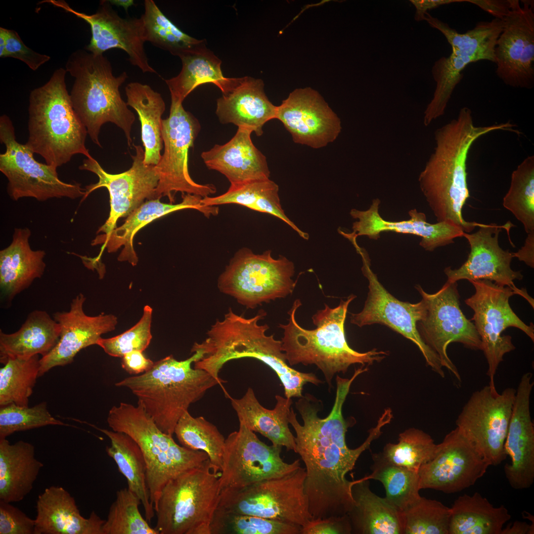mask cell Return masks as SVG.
Here are the masks:
<instances>
[{
	"instance_id": "cell-63",
	"label": "cell",
	"mask_w": 534,
	"mask_h": 534,
	"mask_svg": "<svg viewBox=\"0 0 534 534\" xmlns=\"http://www.w3.org/2000/svg\"><path fill=\"white\" fill-rule=\"evenodd\" d=\"M111 5L123 7L127 12L128 8L134 4L133 0H108Z\"/></svg>"
},
{
	"instance_id": "cell-7",
	"label": "cell",
	"mask_w": 534,
	"mask_h": 534,
	"mask_svg": "<svg viewBox=\"0 0 534 534\" xmlns=\"http://www.w3.org/2000/svg\"><path fill=\"white\" fill-rule=\"evenodd\" d=\"M65 70L75 79L70 94L72 106L92 141L101 147V128L111 122L123 131L130 146L135 116L119 91L128 78L127 73L114 75L106 56L85 49H78L69 56Z\"/></svg>"
},
{
	"instance_id": "cell-51",
	"label": "cell",
	"mask_w": 534,
	"mask_h": 534,
	"mask_svg": "<svg viewBox=\"0 0 534 534\" xmlns=\"http://www.w3.org/2000/svg\"><path fill=\"white\" fill-rule=\"evenodd\" d=\"M401 513L403 534H448L450 508L439 501L421 496Z\"/></svg>"
},
{
	"instance_id": "cell-20",
	"label": "cell",
	"mask_w": 534,
	"mask_h": 534,
	"mask_svg": "<svg viewBox=\"0 0 534 534\" xmlns=\"http://www.w3.org/2000/svg\"><path fill=\"white\" fill-rule=\"evenodd\" d=\"M514 0L502 20L494 48L496 74L506 85L531 89L534 86V1Z\"/></svg>"
},
{
	"instance_id": "cell-13",
	"label": "cell",
	"mask_w": 534,
	"mask_h": 534,
	"mask_svg": "<svg viewBox=\"0 0 534 534\" xmlns=\"http://www.w3.org/2000/svg\"><path fill=\"white\" fill-rule=\"evenodd\" d=\"M475 293L465 300L474 312L471 319L481 338L482 351L488 363L487 375L489 385L495 387L494 376L506 354L516 347L509 335L502 333L509 327L517 328L534 341V327L527 325L514 312L509 299L518 294L508 286H502L488 280H471Z\"/></svg>"
},
{
	"instance_id": "cell-55",
	"label": "cell",
	"mask_w": 534,
	"mask_h": 534,
	"mask_svg": "<svg viewBox=\"0 0 534 534\" xmlns=\"http://www.w3.org/2000/svg\"><path fill=\"white\" fill-rule=\"evenodd\" d=\"M0 57H11L25 63L36 71L50 57L35 51L26 45L14 30L0 27Z\"/></svg>"
},
{
	"instance_id": "cell-1",
	"label": "cell",
	"mask_w": 534,
	"mask_h": 534,
	"mask_svg": "<svg viewBox=\"0 0 534 534\" xmlns=\"http://www.w3.org/2000/svg\"><path fill=\"white\" fill-rule=\"evenodd\" d=\"M336 381L334 405L326 417L318 416L321 401L309 394L295 402L303 425L298 422L293 408L288 412L289 422L296 433L295 453L305 465V490L312 519L342 516L351 510L354 504L352 488L354 480L349 481L347 474L392 418L384 412L363 443L356 448H349L346 442L349 424L343 416L342 408L353 379L338 376Z\"/></svg>"
},
{
	"instance_id": "cell-57",
	"label": "cell",
	"mask_w": 534,
	"mask_h": 534,
	"mask_svg": "<svg viewBox=\"0 0 534 534\" xmlns=\"http://www.w3.org/2000/svg\"><path fill=\"white\" fill-rule=\"evenodd\" d=\"M352 529L347 514L312 519L301 527L300 534H350Z\"/></svg>"
},
{
	"instance_id": "cell-11",
	"label": "cell",
	"mask_w": 534,
	"mask_h": 534,
	"mask_svg": "<svg viewBox=\"0 0 534 534\" xmlns=\"http://www.w3.org/2000/svg\"><path fill=\"white\" fill-rule=\"evenodd\" d=\"M306 469L238 489L222 490L220 510L258 516L300 527L312 519L305 490Z\"/></svg>"
},
{
	"instance_id": "cell-30",
	"label": "cell",
	"mask_w": 534,
	"mask_h": 534,
	"mask_svg": "<svg viewBox=\"0 0 534 534\" xmlns=\"http://www.w3.org/2000/svg\"><path fill=\"white\" fill-rule=\"evenodd\" d=\"M252 133L238 128L228 142L202 152L201 156L206 167L223 175L230 184L269 178L266 157L253 144Z\"/></svg>"
},
{
	"instance_id": "cell-42",
	"label": "cell",
	"mask_w": 534,
	"mask_h": 534,
	"mask_svg": "<svg viewBox=\"0 0 534 534\" xmlns=\"http://www.w3.org/2000/svg\"><path fill=\"white\" fill-rule=\"evenodd\" d=\"M372 473L365 477L380 481L386 491L385 498L400 512L408 508L421 497L418 472L394 464L382 452L372 454Z\"/></svg>"
},
{
	"instance_id": "cell-31",
	"label": "cell",
	"mask_w": 534,
	"mask_h": 534,
	"mask_svg": "<svg viewBox=\"0 0 534 534\" xmlns=\"http://www.w3.org/2000/svg\"><path fill=\"white\" fill-rule=\"evenodd\" d=\"M36 508L34 534H102L105 520L94 511L84 517L74 497L62 487L45 489Z\"/></svg>"
},
{
	"instance_id": "cell-25",
	"label": "cell",
	"mask_w": 534,
	"mask_h": 534,
	"mask_svg": "<svg viewBox=\"0 0 534 534\" xmlns=\"http://www.w3.org/2000/svg\"><path fill=\"white\" fill-rule=\"evenodd\" d=\"M86 300L80 293L72 299L69 311L53 313L60 326V335L55 347L41 358L39 377L54 367L70 364L81 350L97 345L102 335L115 329L118 318L113 314L87 315L83 309Z\"/></svg>"
},
{
	"instance_id": "cell-4",
	"label": "cell",
	"mask_w": 534,
	"mask_h": 534,
	"mask_svg": "<svg viewBox=\"0 0 534 534\" xmlns=\"http://www.w3.org/2000/svg\"><path fill=\"white\" fill-rule=\"evenodd\" d=\"M356 297L351 294L333 308L325 304L323 309L312 316V322L316 326L312 330L305 329L298 323L296 314L302 302L300 299L295 300L288 312L287 323L278 325L283 330L282 350L290 366L300 363L315 365L322 372L330 389L332 379L337 373H346L349 367L355 364L371 365L389 355L388 352L375 348L364 353L358 352L348 344L345 322L348 307Z\"/></svg>"
},
{
	"instance_id": "cell-5",
	"label": "cell",
	"mask_w": 534,
	"mask_h": 534,
	"mask_svg": "<svg viewBox=\"0 0 534 534\" xmlns=\"http://www.w3.org/2000/svg\"><path fill=\"white\" fill-rule=\"evenodd\" d=\"M190 357L178 360L173 356L154 362L141 374L128 377L115 383L129 389L146 412L164 433L172 436L180 418L190 405L199 400L210 388L226 381L214 378L207 371L193 368L203 351L196 349Z\"/></svg>"
},
{
	"instance_id": "cell-44",
	"label": "cell",
	"mask_w": 534,
	"mask_h": 534,
	"mask_svg": "<svg viewBox=\"0 0 534 534\" xmlns=\"http://www.w3.org/2000/svg\"><path fill=\"white\" fill-rule=\"evenodd\" d=\"M40 355L9 358L0 369V405L28 406L29 398L39 377Z\"/></svg>"
},
{
	"instance_id": "cell-52",
	"label": "cell",
	"mask_w": 534,
	"mask_h": 534,
	"mask_svg": "<svg viewBox=\"0 0 534 534\" xmlns=\"http://www.w3.org/2000/svg\"><path fill=\"white\" fill-rule=\"evenodd\" d=\"M48 425L69 426L50 413L45 401L31 407L14 403L0 406V439H6L17 432Z\"/></svg>"
},
{
	"instance_id": "cell-15",
	"label": "cell",
	"mask_w": 534,
	"mask_h": 534,
	"mask_svg": "<svg viewBox=\"0 0 534 534\" xmlns=\"http://www.w3.org/2000/svg\"><path fill=\"white\" fill-rule=\"evenodd\" d=\"M169 116L163 119L162 136L164 151L155 169L159 176L156 199L167 196L175 202L177 192L190 194L203 198L216 192L212 184H199L190 176L188 153L200 130L199 122L186 111L182 102L173 95Z\"/></svg>"
},
{
	"instance_id": "cell-54",
	"label": "cell",
	"mask_w": 534,
	"mask_h": 534,
	"mask_svg": "<svg viewBox=\"0 0 534 534\" xmlns=\"http://www.w3.org/2000/svg\"><path fill=\"white\" fill-rule=\"evenodd\" d=\"M274 183L269 178H267L230 184L223 194L216 197L202 198L201 202L205 206L236 204L251 209L258 199Z\"/></svg>"
},
{
	"instance_id": "cell-46",
	"label": "cell",
	"mask_w": 534,
	"mask_h": 534,
	"mask_svg": "<svg viewBox=\"0 0 534 534\" xmlns=\"http://www.w3.org/2000/svg\"><path fill=\"white\" fill-rule=\"evenodd\" d=\"M143 21L144 39L153 45L177 56L202 43L183 32L162 12L152 0L144 2Z\"/></svg>"
},
{
	"instance_id": "cell-21",
	"label": "cell",
	"mask_w": 534,
	"mask_h": 534,
	"mask_svg": "<svg viewBox=\"0 0 534 534\" xmlns=\"http://www.w3.org/2000/svg\"><path fill=\"white\" fill-rule=\"evenodd\" d=\"M43 3L61 8L89 24L91 37L86 47L88 51L95 54H103L111 49H121L127 53L130 63L143 73L158 74L148 63L144 47L145 41L141 17H120L108 0H101L96 11L92 14L77 11L62 0H44Z\"/></svg>"
},
{
	"instance_id": "cell-24",
	"label": "cell",
	"mask_w": 534,
	"mask_h": 534,
	"mask_svg": "<svg viewBox=\"0 0 534 534\" xmlns=\"http://www.w3.org/2000/svg\"><path fill=\"white\" fill-rule=\"evenodd\" d=\"M279 120L296 143L314 149L333 142L342 130L337 114L322 96L311 88L294 89L277 106Z\"/></svg>"
},
{
	"instance_id": "cell-9",
	"label": "cell",
	"mask_w": 534,
	"mask_h": 534,
	"mask_svg": "<svg viewBox=\"0 0 534 534\" xmlns=\"http://www.w3.org/2000/svg\"><path fill=\"white\" fill-rule=\"evenodd\" d=\"M220 475L208 459L169 481L155 510L159 534H211Z\"/></svg>"
},
{
	"instance_id": "cell-18",
	"label": "cell",
	"mask_w": 534,
	"mask_h": 534,
	"mask_svg": "<svg viewBox=\"0 0 534 534\" xmlns=\"http://www.w3.org/2000/svg\"><path fill=\"white\" fill-rule=\"evenodd\" d=\"M282 446L268 445L254 432L239 422L238 431L225 439L219 490L238 489L272 478L281 477L297 469L299 459L291 463L281 457Z\"/></svg>"
},
{
	"instance_id": "cell-27",
	"label": "cell",
	"mask_w": 534,
	"mask_h": 534,
	"mask_svg": "<svg viewBox=\"0 0 534 534\" xmlns=\"http://www.w3.org/2000/svg\"><path fill=\"white\" fill-rule=\"evenodd\" d=\"M381 203L375 199L366 210L353 209L350 214L357 221L353 224V232L349 233L356 238L366 236L377 240L380 233L393 231L397 233L411 234L421 238L419 245L425 250L433 251L435 249L453 243L455 238L463 237V229L456 224L446 222L430 223L427 222L424 213L416 209L408 212L410 219L401 221H389L383 219L379 213Z\"/></svg>"
},
{
	"instance_id": "cell-58",
	"label": "cell",
	"mask_w": 534,
	"mask_h": 534,
	"mask_svg": "<svg viewBox=\"0 0 534 534\" xmlns=\"http://www.w3.org/2000/svg\"><path fill=\"white\" fill-rule=\"evenodd\" d=\"M140 351H133L122 357V368L131 375L144 373L152 368L154 362L147 358Z\"/></svg>"
},
{
	"instance_id": "cell-3",
	"label": "cell",
	"mask_w": 534,
	"mask_h": 534,
	"mask_svg": "<svg viewBox=\"0 0 534 534\" xmlns=\"http://www.w3.org/2000/svg\"><path fill=\"white\" fill-rule=\"evenodd\" d=\"M267 312L263 310L251 318L235 313L229 308L222 320L217 319L207 331V338L197 348L203 351L202 356L194 364L220 380L219 373L223 366L231 360L250 357L269 366L277 374L284 387L286 398H301L303 386L310 383H322L313 373L300 372L287 363L282 350V342L273 335H267V324L260 325Z\"/></svg>"
},
{
	"instance_id": "cell-45",
	"label": "cell",
	"mask_w": 534,
	"mask_h": 534,
	"mask_svg": "<svg viewBox=\"0 0 534 534\" xmlns=\"http://www.w3.org/2000/svg\"><path fill=\"white\" fill-rule=\"evenodd\" d=\"M174 434L182 446L206 453L221 471L225 439L215 425L202 416L194 417L187 411L178 420Z\"/></svg>"
},
{
	"instance_id": "cell-6",
	"label": "cell",
	"mask_w": 534,
	"mask_h": 534,
	"mask_svg": "<svg viewBox=\"0 0 534 534\" xmlns=\"http://www.w3.org/2000/svg\"><path fill=\"white\" fill-rule=\"evenodd\" d=\"M65 69L60 68L44 85L33 89L28 107V139L25 144L56 168L76 154L93 158L86 146L87 130L71 103Z\"/></svg>"
},
{
	"instance_id": "cell-48",
	"label": "cell",
	"mask_w": 534,
	"mask_h": 534,
	"mask_svg": "<svg viewBox=\"0 0 534 534\" xmlns=\"http://www.w3.org/2000/svg\"><path fill=\"white\" fill-rule=\"evenodd\" d=\"M439 444H436L427 433L411 428L400 434L397 444L389 443L381 452L391 463L418 472L437 454Z\"/></svg>"
},
{
	"instance_id": "cell-43",
	"label": "cell",
	"mask_w": 534,
	"mask_h": 534,
	"mask_svg": "<svg viewBox=\"0 0 534 534\" xmlns=\"http://www.w3.org/2000/svg\"><path fill=\"white\" fill-rule=\"evenodd\" d=\"M424 20L444 35L451 49L481 55L487 60L495 63L494 48L502 30V20L494 18L490 21L479 22L473 29L465 33H458L428 12L425 14Z\"/></svg>"
},
{
	"instance_id": "cell-12",
	"label": "cell",
	"mask_w": 534,
	"mask_h": 534,
	"mask_svg": "<svg viewBox=\"0 0 534 534\" xmlns=\"http://www.w3.org/2000/svg\"><path fill=\"white\" fill-rule=\"evenodd\" d=\"M0 141L5 147L0 154V171L7 179V192L12 200L31 197L45 201L85 196L80 183L61 180L57 168L38 162L27 145L17 141L13 123L5 114L0 117Z\"/></svg>"
},
{
	"instance_id": "cell-37",
	"label": "cell",
	"mask_w": 534,
	"mask_h": 534,
	"mask_svg": "<svg viewBox=\"0 0 534 534\" xmlns=\"http://www.w3.org/2000/svg\"><path fill=\"white\" fill-rule=\"evenodd\" d=\"M178 57L182 62L180 72L165 81L171 95L182 102L196 88L204 84H214L224 93L235 82L236 78L223 76L222 61L206 47L204 42L184 50Z\"/></svg>"
},
{
	"instance_id": "cell-16",
	"label": "cell",
	"mask_w": 534,
	"mask_h": 534,
	"mask_svg": "<svg viewBox=\"0 0 534 534\" xmlns=\"http://www.w3.org/2000/svg\"><path fill=\"white\" fill-rule=\"evenodd\" d=\"M457 282L448 281L437 292L430 294L421 286L415 288L426 306L424 318L417 323L423 341L439 356L442 366L461 382L459 372L447 353L448 346L459 343L466 348L482 350L480 337L474 323L463 313Z\"/></svg>"
},
{
	"instance_id": "cell-23",
	"label": "cell",
	"mask_w": 534,
	"mask_h": 534,
	"mask_svg": "<svg viewBox=\"0 0 534 534\" xmlns=\"http://www.w3.org/2000/svg\"><path fill=\"white\" fill-rule=\"evenodd\" d=\"M489 466L455 428L439 444L434 458L419 469L420 489L458 492L473 486Z\"/></svg>"
},
{
	"instance_id": "cell-29",
	"label": "cell",
	"mask_w": 534,
	"mask_h": 534,
	"mask_svg": "<svg viewBox=\"0 0 534 534\" xmlns=\"http://www.w3.org/2000/svg\"><path fill=\"white\" fill-rule=\"evenodd\" d=\"M203 197L190 194H182V201L178 204L164 203L159 198L146 201L130 215L124 223L113 230L106 237L97 236L92 245L102 244L101 250L106 248L108 252L114 253L120 247L123 248L118 256L119 261H128L135 266L138 258L134 247V238L142 228L156 219L175 211L184 209H195L208 217L217 215L219 208L216 206H205L202 204Z\"/></svg>"
},
{
	"instance_id": "cell-41",
	"label": "cell",
	"mask_w": 534,
	"mask_h": 534,
	"mask_svg": "<svg viewBox=\"0 0 534 534\" xmlns=\"http://www.w3.org/2000/svg\"><path fill=\"white\" fill-rule=\"evenodd\" d=\"M486 58L452 49L448 57H442L435 61L432 74L436 85L433 97L424 111V124L427 126L444 114L452 92L463 77L462 71L469 63Z\"/></svg>"
},
{
	"instance_id": "cell-17",
	"label": "cell",
	"mask_w": 534,
	"mask_h": 534,
	"mask_svg": "<svg viewBox=\"0 0 534 534\" xmlns=\"http://www.w3.org/2000/svg\"><path fill=\"white\" fill-rule=\"evenodd\" d=\"M361 257V270L368 282V292L361 312L351 313V323L361 327L374 324L384 325L414 343L422 354L426 364L440 376H445L438 355L422 340L417 323L426 313V306L422 299L417 303L399 300L390 293L378 280L371 268L370 260L366 251L354 244Z\"/></svg>"
},
{
	"instance_id": "cell-2",
	"label": "cell",
	"mask_w": 534,
	"mask_h": 534,
	"mask_svg": "<svg viewBox=\"0 0 534 534\" xmlns=\"http://www.w3.org/2000/svg\"><path fill=\"white\" fill-rule=\"evenodd\" d=\"M510 122L476 126L471 110L460 109L457 118L435 133L434 151L418 178L421 191L438 222H446L469 233L482 223L466 221L462 208L469 197L467 181V159L475 141L490 132H514Z\"/></svg>"
},
{
	"instance_id": "cell-35",
	"label": "cell",
	"mask_w": 534,
	"mask_h": 534,
	"mask_svg": "<svg viewBox=\"0 0 534 534\" xmlns=\"http://www.w3.org/2000/svg\"><path fill=\"white\" fill-rule=\"evenodd\" d=\"M365 477L354 480L353 506L347 514L356 534H403L401 513L385 497L374 493Z\"/></svg>"
},
{
	"instance_id": "cell-26",
	"label": "cell",
	"mask_w": 534,
	"mask_h": 534,
	"mask_svg": "<svg viewBox=\"0 0 534 534\" xmlns=\"http://www.w3.org/2000/svg\"><path fill=\"white\" fill-rule=\"evenodd\" d=\"M534 382L521 377L516 394L504 449L511 463L504 467L505 477L516 490L528 489L534 481V426L530 412V398Z\"/></svg>"
},
{
	"instance_id": "cell-56",
	"label": "cell",
	"mask_w": 534,
	"mask_h": 534,
	"mask_svg": "<svg viewBox=\"0 0 534 534\" xmlns=\"http://www.w3.org/2000/svg\"><path fill=\"white\" fill-rule=\"evenodd\" d=\"M35 520L11 503L0 501V534H34Z\"/></svg>"
},
{
	"instance_id": "cell-33",
	"label": "cell",
	"mask_w": 534,
	"mask_h": 534,
	"mask_svg": "<svg viewBox=\"0 0 534 534\" xmlns=\"http://www.w3.org/2000/svg\"><path fill=\"white\" fill-rule=\"evenodd\" d=\"M228 398L239 422L268 439L272 445L296 452L295 436L289 428L288 412L292 404L291 399L276 395L274 408L268 409L260 403L251 388L240 399L229 396Z\"/></svg>"
},
{
	"instance_id": "cell-10",
	"label": "cell",
	"mask_w": 534,
	"mask_h": 534,
	"mask_svg": "<svg viewBox=\"0 0 534 534\" xmlns=\"http://www.w3.org/2000/svg\"><path fill=\"white\" fill-rule=\"evenodd\" d=\"M294 273V263L286 257L274 259L270 250L257 254L243 248L219 277L218 287L247 309H254L292 294L296 284Z\"/></svg>"
},
{
	"instance_id": "cell-60",
	"label": "cell",
	"mask_w": 534,
	"mask_h": 534,
	"mask_svg": "<svg viewBox=\"0 0 534 534\" xmlns=\"http://www.w3.org/2000/svg\"><path fill=\"white\" fill-rule=\"evenodd\" d=\"M415 8L414 19L416 21L424 20L428 11L440 6L454 2H465V0H410Z\"/></svg>"
},
{
	"instance_id": "cell-47",
	"label": "cell",
	"mask_w": 534,
	"mask_h": 534,
	"mask_svg": "<svg viewBox=\"0 0 534 534\" xmlns=\"http://www.w3.org/2000/svg\"><path fill=\"white\" fill-rule=\"evenodd\" d=\"M503 206L520 222L526 232H534V156L526 158L512 173Z\"/></svg>"
},
{
	"instance_id": "cell-38",
	"label": "cell",
	"mask_w": 534,
	"mask_h": 534,
	"mask_svg": "<svg viewBox=\"0 0 534 534\" xmlns=\"http://www.w3.org/2000/svg\"><path fill=\"white\" fill-rule=\"evenodd\" d=\"M125 92L127 104L136 111L141 124L144 163L156 166L164 145L161 124L165 103L160 93L146 84L131 82L126 87Z\"/></svg>"
},
{
	"instance_id": "cell-19",
	"label": "cell",
	"mask_w": 534,
	"mask_h": 534,
	"mask_svg": "<svg viewBox=\"0 0 534 534\" xmlns=\"http://www.w3.org/2000/svg\"><path fill=\"white\" fill-rule=\"evenodd\" d=\"M135 154L132 156V167L121 173L112 174L106 172L93 158H86L79 169L89 171L98 178L97 182L86 186L84 200L95 190L105 187L110 196V211L109 217L101 226L97 236L106 237L117 227L118 220L128 217L145 200L156 199V189L159 176L155 166L144 163V151L140 145H134Z\"/></svg>"
},
{
	"instance_id": "cell-53",
	"label": "cell",
	"mask_w": 534,
	"mask_h": 534,
	"mask_svg": "<svg viewBox=\"0 0 534 534\" xmlns=\"http://www.w3.org/2000/svg\"><path fill=\"white\" fill-rule=\"evenodd\" d=\"M153 310L146 305L139 321L133 327L116 336L100 338L97 345L108 355L122 357L125 354L133 351L143 352L148 347L152 338L151 332Z\"/></svg>"
},
{
	"instance_id": "cell-14",
	"label": "cell",
	"mask_w": 534,
	"mask_h": 534,
	"mask_svg": "<svg viewBox=\"0 0 534 534\" xmlns=\"http://www.w3.org/2000/svg\"><path fill=\"white\" fill-rule=\"evenodd\" d=\"M515 394L513 388L498 393L495 386L486 385L472 394L456 420L458 432L489 466L507 456L504 443Z\"/></svg>"
},
{
	"instance_id": "cell-39",
	"label": "cell",
	"mask_w": 534,
	"mask_h": 534,
	"mask_svg": "<svg viewBox=\"0 0 534 534\" xmlns=\"http://www.w3.org/2000/svg\"><path fill=\"white\" fill-rule=\"evenodd\" d=\"M448 534H501L511 515L503 505L494 507L478 492L464 494L450 507Z\"/></svg>"
},
{
	"instance_id": "cell-8",
	"label": "cell",
	"mask_w": 534,
	"mask_h": 534,
	"mask_svg": "<svg viewBox=\"0 0 534 534\" xmlns=\"http://www.w3.org/2000/svg\"><path fill=\"white\" fill-rule=\"evenodd\" d=\"M107 422L112 430L130 436L139 446L146 466L150 499L156 509L161 491L171 480L203 464L209 457L202 451L177 444L163 432L143 406L121 402L109 410Z\"/></svg>"
},
{
	"instance_id": "cell-22",
	"label": "cell",
	"mask_w": 534,
	"mask_h": 534,
	"mask_svg": "<svg viewBox=\"0 0 534 534\" xmlns=\"http://www.w3.org/2000/svg\"><path fill=\"white\" fill-rule=\"evenodd\" d=\"M511 226L509 222L504 225L482 224L474 233L464 232L463 237L467 239L470 252L467 260L459 268H445L444 272L447 281L454 282L463 279L469 281L490 280L499 286L511 288L533 305L532 299L526 290L519 289L514 283L515 280H522L523 275L521 271L513 270L511 267L514 258L513 253L503 250L498 243L500 232L504 228L508 230Z\"/></svg>"
},
{
	"instance_id": "cell-32",
	"label": "cell",
	"mask_w": 534,
	"mask_h": 534,
	"mask_svg": "<svg viewBox=\"0 0 534 534\" xmlns=\"http://www.w3.org/2000/svg\"><path fill=\"white\" fill-rule=\"evenodd\" d=\"M31 235L27 227L15 228L11 242L0 251V301L5 306L44 272L45 252L31 248Z\"/></svg>"
},
{
	"instance_id": "cell-28",
	"label": "cell",
	"mask_w": 534,
	"mask_h": 534,
	"mask_svg": "<svg viewBox=\"0 0 534 534\" xmlns=\"http://www.w3.org/2000/svg\"><path fill=\"white\" fill-rule=\"evenodd\" d=\"M277 106L267 96L261 79L236 78L231 88L217 101L216 113L222 124H233L260 136L268 121L275 119Z\"/></svg>"
},
{
	"instance_id": "cell-49",
	"label": "cell",
	"mask_w": 534,
	"mask_h": 534,
	"mask_svg": "<svg viewBox=\"0 0 534 534\" xmlns=\"http://www.w3.org/2000/svg\"><path fill=\"white\" fill-rule=\"evenodd\" d=\"M102 528V534H159L140 514L139 498L128 488L116 492Z\"/></svg>"
},
{
	"instance_id": "cell-36",
	"label": "cell",
	"mask_w": 534,
	"mask_h": 534,
	"mask_svg": "<svg viewBox=\"0 0 534 534\" xmlns=\"http://www.w3.org/2000/svg\"><path fill=\"white\" fill-rule=\"evenodd\" d=\"M60 330L59 324L47 312L32 311L17 331L7 334L0 330V362L3 364L9 358L45 356L57 343Z\"/></svg>"
},
{
	"instance_id": "cell-62",
	"label": "cell",
	"mask_w": 534,
	"mask_h": 534,
	"mask_svg": "<svg viewBox=\"0 0 534 534\" xmlns=\"http://www.w3.org/2000/svg\"><path fill=\"white\" fill-rule=\"evenodd\" d=\"M534 525L528 524L525 522L516 521L505 529L503 528L501 534H534Z\"/></svg>"
},
{
	"instance_id": "cell-50",
	"label": "cell",
	"mask_w": 534,
	"mask_h": 534,
	"mask_svg": "<svg viewBox=\"0 0 534 534\" xmlns=\"http://www.w3.org/2000/svg\"><path fill=\"white\" fill-rule=\"evenodd\" d=\"M301 527L250 515L218 509L211 525V534H300Z\"/></svg>"
},
{
	"instance_id": "cell-61",
	"label": "cell",
	"mask_w": 534,
	"mask_h": 534,
	"mask_svg": "<svg viewBox=\"0 0 534 534\" xmlns=\"http://www.w3.org/2000/svg\"><path fill=\"white\" fill-rule=\"evenodd\" d=\"M513 255L528 266L534 267V232L528 234L524 245Z\"/></svg>"
},
{
	"instance_id": "cell-59",
	"label": "cell",
	"mask_w": 534,
	"mask_h": 534,
	"mask_svg": "<svg viewBox=\"0 0 534 534\" xmlns=\"http://www.w3.org/2000/svg\"><path fill=\"white\" fill-rule=\"evenodd\" d=\"M514 0H465L474 4L493 15L495 18L503 19L508 14Z\"/></svg>"
},
{
	"instance_id": "cell-40",
	"label": "cell",
	"mask_w": 534,
	"mask_h": 534,
	"mask_svg": "<svg viewBox=\"0 0 534 534\" xmlns=\"http://www.w3.org/2000/svg\"><path fill=\"white\" fill-rule=\"evenodd\" d=\"M92 427L110 439L111 445L106 447V453L114 460L119 471L126 479L128 488L140 499L145 519L150 522L155 511L150 499L146 463L139 446L126 433L99 428L93 425Z\"/></svg>"
},
{
	"instance_id": "cell-34",
	"label": "cell",
	"mask_w": 534,
	"mask_h": 534,
	"mask_svg": "<svg viewBox=\"0 0 534 534\" xmlns=\"http://www.w3.org/2000/svg\"><path fill=\"white\" fill-rule=\"evenodd\" d=\"M44 464L36 457L32 444H10L0 439V501L22 500L32 490Z\"/></svg>"
}]
</instances>
